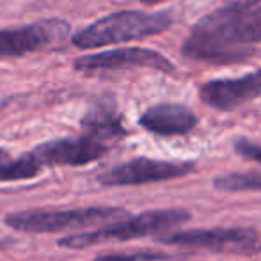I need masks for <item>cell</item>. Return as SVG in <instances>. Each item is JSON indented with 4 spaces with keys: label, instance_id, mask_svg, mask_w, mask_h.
<instances>
[{
    "label": "cell",
    "instance_id": "1",
    "mask_svg": "<svg viewBox=\"0 0 261 261\" xmlns=\"http://www.w3.org/2000/svg\"><path fill=\"white\" fill-rule=\"evenodd\" d=\"M261 43V2L229 0L192 27L181 54L210 64L244 62Z\"/></svg>",
    "mask_w": 261,
    "mask_h": 261
},
{
    "label": "cell",
    "instance_id": "2",
    "mask_svg": "<svg viewBox=\"0 0 261 261\" xmlns=\"http://www.w3.org/2000/svg\"><path fill=\"white\" fill-rule=\"evenodd\" d=\"M172 25V16L167 11L144 13V11H117L93 21L71 36V45L80 50L101 48L128 41H141L162 34Z\"/></svg>",
    "mask_w": 261,
    "mask_h": 261
},
{
    "label": "cell",
    "instance_id": "3",
    "mask_svg": "<svg viewBox=\"0 0 261 261\" xmlns=\"http://www.w3.org/2000/svg\"><path fill=\"white\" fill-rule=\"evenodd\" d=\"M189 220L190 213L185 208L149 210V212H142L139 215H128L117 222L107 224V226L94 227L86 233H73L69 237H62L57 240V245L80 251V249L107 244V242H126L134 240V238L156 237V234L167 233L169 229L181 226Z\"/></svg>",
    "mask_w": 261,
    "mask_h": 261
},
{
    "label": "cell",
    "instance_id": "4",
    "mask_svg": "<svg viewBox=\"0 0 261 261\" xmlns=\"http://www.w3.org/2000/svg\"><path fill=\"white\" fill-rule=\"evenodd\" d=\"M130 215V212L119 206H87L71 210H23L7 213L4 222L7 227L20 233L41 234L62 233V231L94 229L117 222Z\"/></svg>",
    "mask_w": 261,
    "mask_h": 261
},
{
    "label": "cell",
    "instance_id": "5",
    "mask_svg": "<svg viewBox=\"0 0 261 261\" xmlns=\"http://www.w3.org/2000/svg\"><path fill=\"white\" fill-rule=\"evenodd\" d=\"M155 240L164 245L220 252L233 256L261 254V237L252 227H199L174 233L156 234Z\"/></svg>",
    "mask_w": 261,
    "mask_h": 261
},
{
    "label": "cell",
    "instance_id": "6",
    "mask_svg": "<svg viewBox=\"0 0 261 261\" xmlns=\"http://www.w3.org/2000/svg\"><path fill=\"white\" fill-rule=\"evenodd\" d=\"M69 31L71 25L62 18H45L21 27L0 29V61L54 48L68 38Z\"/></svg>",
    "mask_w": 261,
    "mask_h": 261
},
{
    "label": "cell",
    "instance_id": "7",
    "mask_svg": "<svg viewBox=\"0 0 261 261\" xmlns=\"http://www.w3.org/2000/svg\"><path fill=\"white\" fill-rule=\"evenodd\" d=\"M194 171H196L194 162H169L137 156L107 169L98 176V181L105 187H135L178 179L189 176Z\"/></svg>",
    "mask_w": 261,
    "mask_h": 261
},
{
    "label": "cell",
    "instance_id": "8",
    "mask_svg": "<svg viewBox=\"0 0 261 261\" xmlns=\"http://www.w3.org/2000/svg\"><path fill=\"white\" fill-rule=\"evenodd\" d=\"M73 68L79 73H98V71H116V69L130 68H148L156 71L174 75L176 68L165 55L156 50L141 48V46H128V48L107 50L100 54L82 55L73 61Z\"/></svg>",
    "mask_w": 261,
    "mask_h": 261
},
{
    "label": "cell",
    "instance_id": "9",
    "mask_svg": "<svg viewBox=\"0 0 261 261\" xmlns=\"http://www.w3.org/2000/svg\"><path fill=\"white\" fill-rule=\"evenodd\" d=\"M109 149V144L82 134L79 137H62L41 142L32 149L31 155L41 167H55V165L80 167L103 158Z\"/></svg>",
    "mask_w": 261,
    "mask_h": 261
},
{
    "label": "cell",
    "instance_id": "10",
    "mask_svg": "<svg viewBox=\"0 0 261 261\" xmlns=\"http://www.w3.org/2000/svg\"><path fill=\"white\" fill-rule=\"evenodd\" d=\"M261 96V69L238 79H219L199 87V98L213 110L231 112Z\"/></svg>",
    "mask_w": 261,
    "mask_h": 261
},
{
    "label": "cell",
    "instance_id": "11",
    "mask_svg": "<svg viewBox=\"0 0 261 261\" xmlns=\"http://www.w3.org/2000/svg\"><path fill=\"white\" fill-rule=\"evenodd\" d=\"M139 124L153 135L176 137L189 135L197 126V116L185 105L156 103L142 112Z\"/></svg>",
    "mask_w": 261,
    "mask_h": 261
},
{
    "label": "cell",
    "instance_id": "12",
    "mask_svg": "<svg viewBox=\"0 0 261 261\" xmlns=\"http://www.w3.org/2000/svg\"><path fill=\"white\" fill-rule=\"evenodd\" d=\"M80 128L86 135L94 137L96 141H101L105 144L112 141H119L128 135L121 114H117L112 107L105 105L91 109L80 121Z\"/></svg>",
    "mask_w": 261,
    "mask_h": 261
},
{
    "label": "cell",
    "instance_id": "13",
    "mask_svg": "<svg viewBox=\"0 0 261 261\" xmlns=\"http://www.w3.org/2000/svg\"><path fill=\"white\" fill-rule=\"evenodd\" d=\"M43 171L31 151L14 158L9 151L0 148V181H21L32 179Z\"/></svg>",
    "mask_w": 261,
    "mask_h": 261
},
{
    "label": "cell",
    "instance_id": "14",
    "mask_svg": "<svg viewBox=\"0 0 261 261\" xmlns=\"http://www.w3.org/2000/svg\"><path fill=\"white\" fill-rule=\"evenodd\" d=\"M213 189L219 192H258L261 190V171H233L213 178Z\"/></svg>",
    "mask_w": 261,
    "mask_h": 261
},
{
    "label": "cell",
    "instance_id": "15",
    "mask_svg": "<svg viewBox=\"0 0 261 261\" xmlns=\"http://www.w3.org/2000/svg\"><path fill=\"white\" fill-rule=\"evenodd\" d=\"M172 256L167 252L149 251V249H141L134 252H112V254H101L93 261H164L171 259Z\"/></svg>",
    "mask_w": 261,
    "mask_h": 261
},
{
    "label": "cell",
    "instance_id": "16",
    "mask_svg": "<svg viewBox=\"0 0 261 261\" xmlns=\"http://www.w3.org/2000/svg\"><path fill=\"white\" fill-rule=\"evenodd\" d=\"M233 149L237 155H240L245 160L261 164V142H254L245 137H238L233 142Z\"/></svg>",
    "mask_w": 261,
    "mask_h": 261
},
{
    "label": "cell",
    "instance_id": "17",
    "mask_svg": "<svg viewBox=\"0 0 261 261\" xmlns=\"http://www.w3.org/2000/svg\"><path fill=\"white\" fill-rule=\"evenodd\" d=\"M144 6H156V4H162V2H165V0H141Z\"/></svg>",
    "mask_w": 261,
    "mask_h": 261
}]
</instances>
